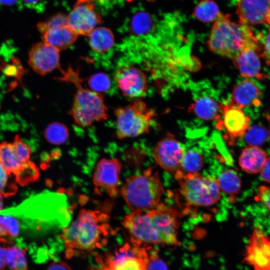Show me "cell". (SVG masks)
Instances as JSON below:
<instances>
[{"instance_id":"4dcf8cb0","label":"cell","mask_w":270,"mask_h":270,"mask_svg":"<svg viewBox=\"0 0 270 270\" xmlns=\"http://www.w3.org/2000/svg\"><path fill=\"white\" fill-rule=\"evenodd\" d=\"M16 184L14 176L7 172L0 162V193L4 197L14 195L18 190Z\"/></svg>"},{"instance_id":"d6a6232c","label":"cell","mask_w":270,"mask_h":270,"mask_svg":"<svg viewBox=\"0 0 270 270\" xmlns=\"http://www.w3.org/2000/svg\"><path fill=\"white\" fill-rule=\"evenodd\" d=\"M12 144L16 156L20 161L24 162L30 161L31 148L21 140L18 135L15 136Z\"/></svg>"},{"instance_id":"7c38bea8","label":"cell","mask_w":270,"mask_h":270,"mask_svg":"<svg viewBox=\"0 0 270 270\" xmlns=\"http://www.w3.org/2000/svg\"><path fill=\"white\" fill-rule=\"evenodd\" d=\"M117 86L122 95L130 99H138L146 94L148 82L146 75L132 65L119 68L114 76Z\"/></svg>"},{"instance_id":"9a60e30c","label":"cell","mask_w":270,"mask_h":270,"mask_svg":"<svg viewBox=\"0 0 270 270\" xmlns=\"http://www.w3.org/2000/svg\"><path fill=\"white\" fill-rule=\"evenodd\" d=\"M244 260L254 270H270V240L258 228L252 232Z\"/></svg>"},{"instance_id":"8fae6325","label":"cell","mask_w":270,"mask_h":270,"mask_svg":"<svg viewBox=\"0 0 270 270\" xmlns=\"http://www.w3.org/2000/svg\"><path fill=\"white\" fill-rule=\"evenodd\" d=\"M214 120L216 128L224 130L226 138L232 141L243 136L249 127L250 119L230 100L226 104L220 105Z\"/></svg>"},{"instance_id":"836d02e7","label":"cell","mask_w":270,"mask_h":270,"mask_svg":"<svg viewBox=\"0 0 270 270\" xmlns=\"http://www.w3.org/2000/svg\"><path fill=\"white\" fill-rule=\"evenodd\" d=\"M0 223L8 236L16 237L18 235L20 223L14 216L8 214H0Z\"/></svg>"},{"instance_id":"5bb4252c","label":"cell","mask_w":270,"mask_h":270,"mask_svg":"<svg viewBox=\"0 0 270 270\" xmlns=\"http://www.w3.org/2000/svg\"><path fill=\"white\" fill-rule=\"evenodd\" d=\"M121 162L116 158H102L97 164L92 178L94 186L111 198L119 193Z\"/></svg>"},{"instance_id":"5b68a950","label":"cell","mask_w":270,"mask_h":270,"mask_svg":"<svg viewBox=\"0 0 270 270\" xmlns=\"http://www.w3.org/2000/svg\"><path fill=\"white\" fill-rule=\"evenodd\" d=\"M120 192L132 212H145L160 204L164 190L158 172L150 168L128 178Z\"/></svg>"},{"instance_id":"ab89813d","label":"cell","mask_w":270,"mask_h":270,"mask_svg":"<svg viewBox=\"0 0 270 270\" xmlns=\"http://www.w3.org/2000/svg\"><path fill=\"white\" fill-rule=\"evenodd\" d=\"M8 248L0 246V270H4L7 263Z\"/></svg>"},{"instance_id":"f6af8a7d","label":"cell","mask_w":270,"mask_h":270,"mask_svg":"<svg viewBox=\"0 0 270 270\" xmlns=\"http://www.w3.org/2000/svg\"><path fill=\"white\" fill-rule=\"evenodd\" d=\"M98 0L100 1V2H103V1H104V0Z\"/></svg>"},{"instance_id":"484cf974","label":"cell","mask_w":270,"mask_h":270,"mask_svg":"<svg viewBox=\"0 0 270 270\" xmlns=\"http://www.w3.org/2000/svg\"><path fill=\"white\" fill-rule=\"evenodd\" d=\"M44 136L49 143L60 145L68 140L69 132L65 124L60 122H54L46 126L44 130Z\"/></svg>"},{"instance_id":"9c48e42d","label":"cell","mask_w":270,"mask_h":270,"mask_svg":"<svg viewBox=\"0 0 270 270\" xmlns=\"http://www.w3.org/2000/svg\"><path fill=\"white\" fill-rule=\"evenodd\" d=\"M42 42L60 51L72 46L78 35L68 25L67 16L58 14L38 24Z\"/></svg>"},{"instance_id":"60d3db41","label":"cell","mask_w":270,"mask_h":270,"mask_svg":"<svg viewBox=\"0 0 270 270\" xmlns=\"http://www.w3.org/2000/svg\"><path fill=\"white\" fill-rule=\"evenodd\" d=\"M22 1L26 6L32 8H36L40 4V0H22Z\"/></svg>"},{"instance_id":"ba28073f","label":"cell","mask_w":270,"mask_h":270,"mask_svg":"<svg viewBox=\"0 0 270 270\" xmlns=\"http://www.w3.org/2000/svg\"><path fill=\"white\" fill-rule=\"evenodd\" d=\"M148 254L146 248L126 243L104 260L94 270H146Z\"/></svg>"},{"instance_id":"6da1fadb","label":"cell","mask_w":270,"mask_h":270,"mask_svg":"<svg viewBox=\"0 0 270 270\" xmlns=\"http://www.w3.org/2000/svg\"><path fill=\"white\" fill-rule=\"evenodd\" d=\"M180 224L178 212L163 204H159L146 213L132 212L122 222L131 243L140 246L150 244H178Z\"/></svg>"},{"instance_id":"d590c367","label":"cell","mask_w":270,"mask_h":270,"mask_svg":"<svg viewBox=\"0 0 270 270\" xmlns=\"http://www.w3.org/2000/svg\"><path fill=\"white\" fill-rule=\"evenodd\" d=\"M258 197L270 210V187L261 186L258 188Z\"/></svg>"},{"instance_id":"277c9868","label":"cell","mask_w":270,"mask_h":270,"mask_svg":"<svg viewBox=\"0 0 270 270\" xmlns=\"http://www.w3.org/2000/svg\"><path fill=\"white\" fill-rule=\"evenodd\" d=\"M60 80L74 84L76 92L72 106L68 112L76 124L82 128L90 126L96 122L108 118V107L103 95L84 88L78 74L71 68H60Z\"/></svg>"},{"instance_id":"e575fe53","label":"cell","mask_w":270,"mask_h":270,"mask_svg":"<svg viewBox=\"0 0 270 270\" xmlns=\"http://www.w3.org/2000/svg\"><path fill=\"white\" fill-rule=\"evenodd\" d=\"M146 270H168V266L156 253H152L148 254Z\"/></svg>"},{"instance_id":"4fadbf2b","label":"cell","mask_w":270,"mask_h":270,"mask_svg":"<svg viewBox=\"0 0 270 270\" xmlns=\"http://www.w3.org/2000/svg\"><path fill=\"white\" fill-rule=\"evenodd\" d=\"M92 0H76L67 16L68 25L78 36H88L102 22L94 10Z\"/></svg>"},{"instance_id":"ffe728a7","label":"cell","mask_w":270,"mask_h":270,"mask_svg":"<svg viewBox=\"0 0 270 270\" xmlns=\"http://www.w3.org/2000/svg\"><path fill=\"white\" fill-rule=\"evenodd\" d=\"M262 92L252 81L245 79L238 82L234 88L231 100L234 104L242 108L260 104Z\"/></svg>"},{"instance_id":"30bf717a","label":"cell","mask_w":270,"mask_h":270,"mask_svg":"<svg viewBox=\"0 0 270 270\" xmlns=\"http://www.w3.org/2000/svg\"><path fill=\"white\" fill-rule=\"evenodd\" d=\"M0 162L17 184L26 186L34 182L39 176L36 164L30 160L24 162L16 156L12 142H0Z\"/></svg>"},{"instance_id":"3957f363","label":"cell","mask_w":270,"mask_h":270,"mask_svg":"<svg viewBox=\"0 0 270 270\" xmlns=\"http://www.w3.org/2000/svg\"><path fill=\"white\" fill-rule=\"evenodd\" d=\"M258 41L251 26L234 22L228 14L220 12L212 26L208 45L212 52L232 60Z\"/></svg>"},{"instance_id":"83f0119b","label":"cell","mask_w":270,"mask_h":270,"mask_svg":"<svg viewBox=\"0 0 270 270\" xmlns=\"http://www.w3.org/2000/svg\"><path fill=\"white\" fill-rule=\"evenodd\" d=\"M203 157L198 152L190 150L185 152L181 162V169L186 174L198 173L202 167Z\"/></svg>"},{"instance_id":"f546056e","label":"cell","mask_w":270,"mask_h":270,"mask_svg":"<svg viewBox=\"0 0 270 270\" xmlns=\"http://www.w3.org/2000/svg\"><path fill=\"white\" fill-rule=\"evenodd\" d=\"M243 136L249 146H260L265 142L268 132L264 126L255 124L248 127Z\"/></svg>"},{"instance_id":"7dc6e473","label":"cell","mask_w":270,"mask_h":270,"mask_svg":"<svg viewBox=\"0 0 270 270\" xmlns=\"http://www.w3.org/2000/svg\"></svg>"},{"instance_id":"2e32d148","label":"cell","mask_w":270,"mask_h":270,"mask_svg":"<svg viewBox=\"0 0 270 270\" xmlns=\"http://www.w3.org/2000/svg\"><path fill=\"white\" fill-rule=\"evenodd\" d=\"M185 152L172 136H168L156 146L153 155L156 162L163 169L174 174L181 170V162Z\"/></svg>"},{"instance_id":"8992f818","label":"cell","mask_w":270,"mask_h":270,"mask_svg":"<svg viewBox=\"0 0 270 270\" xmlns=\"http://www.w3.org/2000/svg\"><path fill=\"white\" fill-rule=\"evenodd\" d=\"M180 192L188 204L208 206L216 203L220 198L218 183L210 176L199 174H184L182 170L174 174Z\"/></svg>"},{"instance_id":"ee69618b","label":"cell","mask_w":270,"mask_h":270,"mask_svg":"<svg viewBox=\"0 0 270 270\" xmlns=\"http://www.w3.org/2000/svg\"><path fill=\"white\" fill-rule=\"evenodd\" d=\"M268 138H269V140H270V128L269 132H268Z\"/></svg>"},{"instance_id":"f35d334b","label":"cell","mask_w":270,"mask_h":270,"mask_svg":"<svg viewBox=\"0 0 270 270\" xmlns=\"http://www.w3.org/2000/svg\"><path fill=\"white\" fill-rule=\"evenodd\" d=\"M47 270H72L69 266L62 261H57L52 263Z\"/></svg>"},{"instance_id":"7a4b0ae2","label":"cell","mask_w":270,"mask_h":270,"mask_svg":"<svg viewBox=\"0 0 270 270\" xmlns=\"http://www.w3.org/2000/svg\"><path fill=\"white\" fill-rule=\"evenodd\" d=\"M109 216L99 210H82L60 235L68 258L90 252L105 244L110 230Z\"/></svg>"},{"instance_id":"f1b7e54d","label":"cell","mask_w":270,"mask_h":270,"mask_svg":"<svg viewBox=\"0 0 270 270\" xmlns=\"http://www.w3.org/2000/svg\"><path fill=\"white\" fill-rule=\"evenodd\" d=\"M7 264L12 270H27L25 250L14 246L8 247Z\"/></svg>"},{"instance_id":"4316f807","label":"cell","mask_w":270,"mask_h":270,"mask_svg":"<svg viewBox=\"0 0 270 270\" xmlns=\"http://www.w3.org/2000/svg\"><path fill=\"white\" fill-rule=\"evenodd\" d=\"M219 188L228 194H236L241 188V180L233 170H226L222 172L216 180Z\"/></svg>"},{"instance_id":"74e56055","label":"cell","mask_w":270,"mask_h":270,"mask_svg":"<svg viewBox=\"0 0 270 270\" xmlns=\"http://www.w3.org/2000/svg\"><path fill=\"white\" fill-rule=\"evenodd\" d=\"M260 176L262 179L270 183V157H268L266 161L260 171Z\"/></svg>"},{"instance_id":"8d00e7d4","label":"cell","mask_w":270,"mask_h":270,"mask_svg":"<svg viewBox=\"0 0 270 270\" xmlns=\"http://www.w3.org/2000/svg\"><path fill=\"white\" fill-rule=\"evenodd\" d=\"M261 56H262L266 64L270 66V28L263 42Z\"/></svg>"},{"instance_id":"b9f144b4","label":"cell","mask_w":270,"mask_h":270,"mask_svg":"<svg viewBox=\"0 0 270 270\" xmlns=\"http://www.w3.org/2000/svg\"><path fill=\"white\" fill-rule=\"evenodd\" d=\"M17 0H0V8L10 6L16 3Z\"/></svg>"},{"instance_id":"d6986e66","label":"cell","mask_w":270,"mask_h":270,"mask_svg":"<svg viewBox=\"0 0 270 270\" xmlns=\"http://www.w3.org/2000/svg\"><path fill=\"white\" fill-rule=\"evenodd\" d=\"M260 50L257 43L243 50L232 60L234 66L242 76L258 79H264L267 77V75L262 71Z\"/></svg>"},{"instance_id":"44dd1931","label":"cell","mask_w":270,"mask_h":270,"mask_svg":"<svg viewBox=\"0 0 270 270\" xmlns=\"http://www.w3.org/2000/svg\"><path fill=\"white\" fill-rule=\"evenodd\" d=\"M268 154L259 146H248L242 152L239 158V164L242 170L249 174L260 172Z\"/></svg>"},{"instance_id":"d4e9b609","label":"cell","mask_w":270,"mask_h":270,"mask_svg":"<svg viewBox=\"0 0 270 270\" xmlns=\"http://www.w3.org/2000/svg\"><path fill=\"white\" fill-rule=\"evenodd\" d=\"M220 13L218 5L214 1L202 0L196 6L193 14L198 20L208 22L215 21Z\"/></svg>"},{"instance_id":"7402d4cb","label":"cell","mask_w":270,"mask_h":270,"mask_svg":"<svg viewBox=\"0 0 270 270\" xmlns=\"http://www.w3.org/2000/svg\"><path fill=\"white\" fill-rule=\"evenodd\" d=\"M89 36L90 45L93 50L104 53L112 48L114 36L110 30L104 27L94 28Z\"/></svg>"},{"instance_id":"bcb514c9","label":"cell","mask_w":270,"mask_h":270,"mask_svg":"<svg viewBox=\"0 0 270 270\" xmlns=\"http://www.w3.org/2000/svg\"><path fill=\"white\" fill-rule=\"evenodd\" d=\"M128 0V1H131V0Z\"/></svg>"},{"instance_id":"1f68e13d","label":"cell","mask_w":270,"mask_h":270,"mask_svg":"<svg viewBox=\"0 0 270 270\" xmlns=\"http://www.w3.org/2000/svg\"><path fill=\"white\" fill-rule=\"evenodd\" d=\"M88 84L90 90L101 94L108 90L111 84L110 78L104 72H98L91 76Z\"/></svg>"},{"instance_id":"ac0fdd59","label":"cell","mask_w":270,"mask_h":270,"mask_svg":"<svg viewBox=\"0 0 270 270\" xmlns=\"http://www.w3.org/2000/svg\"><path fill=\"white\" fill-rule=\"evenodd\" d=\"M239 22L250 26L268 24L270 12L269 0H236Z\"/></svg>"},{"instance_id":"cb8c5ba5","label":"cell","mask_w":270,"mask_h":270,"mask_svg":"<svg viewBox=\"0 0 270 270\" xmlns=\"http://www.w3.org/2000/svg\"><path fill=\"white\" fill-rule=\"evenodd\" d=\"M130 30L136 36H146L153 30L154 23L151 16L145 12H138L130 20Z\"/></svg>"},{"instance_id":"603a6c76","label":"cell","mask_w":270,"mask_h":270,"mask_svg":"<svg viewBox=\"0 0 270 270\" xmlns=\"http://www.w3.org/2000/svg\"><path fill=\"white\" fill-rule=\"evenodd\" d=\"M220 105L212 98L202 96L196 99L190 108L200 118L208 120H214L218 114Z\"/></svg>"},{"instance_id":"7bdbcfd3","label":"cell","mask_w":270,"mask_h":270,"mask_svg":"<svg viewBox=\"0 0 270 270\" xmlns=\"http://www.w3.org/2000/svg\"><path fill=\"white\" fill-rule=\"evenodd\" d=\"M3 196L0 193V211L2 210V208L3 206V199H2Z\"/></svg>"},{"instance_id":"e0dca14e","label":"cell","mask_w":270,"mask_h":270,"mask_svg":"<svg viewBox=\"0 0 270 270\" xmlns=\"http://www.w3.org/2000/svg\"><path fill=\"white\" fill-rule=\"evenodd\" d=\"M60 52L43 42L34 44L28 52V64L36 72L44 76L60 68Z\"/></svg>"},{"instance_id":"52a82bcc","label":"cell","mask_w":270,"mask_h":270,"mask_svg":"<svg viewBox=\"0 0 270 270\" xmlns=\"http://www.w3.org/2000/svg\"><path fill=\"white\" fill-rule=\"evenodd\" d=\"M114 114L119 139L134 138L147 132L156 116L154 110L141 100L117 108Z\"/></svg>"}]
</instances>
